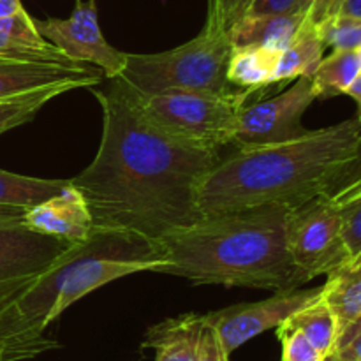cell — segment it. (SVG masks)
I'll return each instance as SVG.
<instances>
[{"mask_svg":"<svg viewBox=\"0 0 361 361\" xmlns=\"http://www.w3.org/2000/svg\"><path fill=\"white\" fill-rule=\"evenodd\" d=\"M30 282L32 281H18V282H6V284H0V309H2L7 302H11L18 293L23 291Z\"/></svg>","mask_w":361,"mask_h":361,"instance_id":"obj_33","label":"cell"},{"mask_svg":"<svg viewBox=\"0 0 361 361\" xmlns=\"http://www.w3.org/2000/svg\"><path fill=\"white\" fill-rule=\"evenodd\" d=\"M0 361H16V356L11 353V349L0 341Z\"/></svg>","mask_w":361,"mask_h":361,"instance_id":"obj_39","label":"cell"},{"mask_svg":"<svg viewBox=\"0 0 361 361\" xmlns=\"http://www.w3.org/2000/svg\"><path fill=\"white\" fill-rule=\"evenodd\" d=\"M71 90H76V87L69 83L51 85V87L41 88V90L28 92V94H21L16 95V97L0 101V134L16 129L23 123H28L30 120L35 118V115L49 101Z\"/></svg>","mask_w":361,"mask_h":361,"instance_id":"obj_23","label":"cell"},{"mask_svg":"<svg viewBox=\"0 0 361 361\" xmlns=\"http://www.w3.org/2000/svg\"><path fill=\"white\" fill-rule=\"evenodd\" d=\"M319 295L321 288L307 289V291L286 289L261 302L240 303L217 312L204 314V319L215 328L226 353L231 356V353L242 348L245 342L281 326L296 310L305 307Z\"/></svg>","mask_w":361,"mask_h":361,"instance_id":"obj_10","label":"cell"},{"mask_svg":"<svg viewBox=\"0 0 361 361\" xmlns=\"http://www.w3.org/2000/svg\"><path fill=\"white\" fill-rule=\"evenodd\" d=\"M317 99L312 80L302 76L282 94L243 106L233 143L238 148L282 143L305 134L302 118Z\"/></svg>","mask_w":361,"mask_h":361,"instance_id":"obj_8","label":"cell"},{"mask_svg":"<svg viewBox=\"0 0 361 361\" xmlns=\"http://www.w3.org/2000/svg\"><path fill=\"white\" fill-rule=\"evenodd\" d=\"M120 81V80H118ZM134 108L147 120L180 140L221 150L233 143L240 111L250 92L212 94L196 90H164L143 95L120 81Z\"/></svg>","mask_w":361,"mask_h":361,"instance_id":"obj_6","label":"cell"},{"mask_svg":"<svg viewBox=\"0 0 361 361\" xmlns=\"http://www.w3.org/2000/svg\"><path fill=\"white\" fill-rule=\"evenodd\" d=\"M0 56L25 62L59 63V66H74L66 53L46 41L35 27V20L21 9L20 13L0 18Z\"/></svg>","mask_w":361,"mask_h":361,"instance_id":"obj_14","label":"cell"},{"mask_svg":"<svg viewBox=\"0 0 361 361\" xmlns=\"http://www.w3.org/2000/svg\"><path fill=\"white\" fill-rule=\"evenodd\" d=\"M35 27L46 41L66 53L71 60L99 67L109 80L118 78L126 66L127 53L113 48L102 35L95 0H76L69 18L35 20Z\"/></svg>","mask_w":361,"mask_h":361,"instance_id":"obj_9","label":"cell"},{"mask_svg":"<svg viewBox=\"0 0 361 361\" xmlns=\"http://www.w3.org/2000/svg\"><path fill=\"white\" fill-rule=\"evenodd\" d=\"M245 14H305L303 0H252Z\"/></svg>","mask_w":361,"mask_h":361,"instance_id":"obj_29","label":"cell"},{"mask_svg":"<svg viewBox=\"0 0 361 361\" xmlns=\"http://www.w3.org/2000/svg\"><path fill=\"white\" fill-rule=\"evenodd\" d=\"M345 95H349V97L356 102V106H358V118L361 120V74L353 81V85L349 87L348 94Z\"/></svg>","mask_w":361,"mask_h":361,"instance_id":"obj_38","label":"cell"},{"mask_svg":"<svg viewBox=\"0 0 361 361\" xmlns=\"http://www.w3.org/2000/svg\"><path fill=\"white\" fill-rule=\"evenodd\" d=\"M196 361H229V355L226 353L224 345H222L221 337L217 335L215 328L210 323H207V319H204L203 328H201Z\"/></svg>","mask_w":361,"mask_h":361,"instance_id":"obj_28","label":"cell"},{"mask_svg":"<svg viewBox=\"0 0 361 361\" xmlns=\"http://www.w3.org/2000/svg\"><path fill=\"white\" fill-rule=\"evenodd\" d=\"M338 16L358 18L361 20V0H344L338 11Z\"/></svg>","mask_w":361,"mask_h":361,"instance_id":"obj_34","label":"cell"},{"mask_svg":"<svg viewBox=\"0 0 361 361\" xmlns=\"http://www.w3.org/2000/svg\"><path fill=\"white\" fill-rule=\"evenodd\" d=\"M69 180H44L0 169V207L28 210L59 194Z\"/></svg>","mask_w":361,"mask_h":361,"instance_id":"obj_21","label":"cell"},{"mask_svg":"<svg viewBox=\"0 0 361 361\" xmlns=\"http://www.w3.org/2000/svg\"><path fill=\"white\" fill-rule=\"evenodd\" d=\"M203 316L183 314L148 328L143 348L154 349L155 361H196Z\"/></svg>","mask_w":361,"mask_h":361,"instance_id":"obj_17","label":"cell"},{"mask_svg":"<svg viewBox=\"0 0 361 361\" xmlns=\"http://www.w3.org/2000/svg\"><path fill=\"white\" fill-rule=\"evenodd\" d=\"M252 0H208L207 16L217 20L226 30L245 14L247 7Z\"/></svg>","mask_w":361,"mask_h":361,"instance_id":"obj_27","label":"cell"},{"mask_svg":"<svg viewBox=\"0 0 361 361\" xmlns=\"http://www.w3.org/2000/svg\"><path fill=\"white\" fill-rule=\"evenodd\" d=\"M289 324L298 328L314 345L317 351L328 358L337 348L338 341V328L337 319L330 307L326 305L321 295L305 307L296 310L288 319Z\"/></svg>","mask_w":361,"mask_h":361,"instance_id":"obj_22","label":"cell"},{"mask_svg":"<svg viewBox=\"0 0 361 361\" xmlns=\"http://www.w3.org/2000/svg\"><path fill=\"white\" fill-rule=\"evenodd\" d=\"M326 48L358 49L361 48V20L358 18L335 16L316 27Z\"/></svg>","mask_w":361,"mask_h":361,"instance_id":"obj_24","label":"cell"},{"mask_svg":"<svg viewBox=\"0 0 361 361\" xmlns=\"http://www.w3.org/2000/svg\"><path fill=\"white\" fill-rule=\"evenodd\" d=\"M21 9H25V7L21 6V0H0V18L20 13Z\"/></svg>","mask_w":361,"mask_h":361,"instance_id":"obj_36","label":"cell"},{"mask_svg":"<svg viewBox=\"0 0 361 361\" xmlns=\"http://www.w3.org/2000/svg\"><path fill=\"white\" fill-rule=\"evenodd\" d=\"M358 60H360V71H361V48L358 49Z\"/></svg>","mask_w":361,"mask_h":361,"instance_id":"obj_41","label":"cell"},{"mask_svg":"<svg viewBox=\"0 0 361 361\" xmlns=\"http://www.w3.org/2000/svg\"><path fill=\"white\" fill-rule=\"evenodd\" d=\"M229 34L217 20L207 16L194 39L162 53H127L126 66L115 80L143 95L164 90H196L229 94Z\"/></svg>","mask_w":361,"mask_h":361,"instance_id":"obj_5","label":"cell"},{"mask_svg":"<svg viewBox=\"0 0 361 361\" xmlns=\"http://www.w3.org/2000/svg\"><path fill=\"white\" fill-rule=\"evenodd\" d=\"M314 2H316V0H303V11H305V16H307V13L310 11V7H312Z\"/></svg>","mask_w":361,"mask_h":361,"instance_id":"obj_40","label":"cell"},{"mask_svg":"<svg viewBox=\"0 0 361 361\" xmlns=\"http://www.w3.org/2000/svg\"><path fill=\"white\" fill-rule=\"evenodd\" d=\"M25 210L18 208H2L0 207V224H9V222H21Z\"/></svg>","mask_w":361,"mask_h":361,"instance_id":"obj_35","label":"cell"},{"mask_svg":"<svg viewBox=\"0 0 361 361\" xmlns=\"http://www.w3.org/2000/svg\"><path fill=\"white\" fill-rule=\"evenodd\" d=\"M102 76L104 73L99 67H92L90 63L59 66L0 56V101L41 90L51 85L69 83L76 88L94 87L101 83Z\"/></svg>","mask_w":361,"mask_h":361,"instance_id":"obj_13","label":"cell"},{"mask_svg":"<svg viewBox=\"0 0 361 361\" xmlns=\"http://www.w3.org/2000/svg\"><path fill=\"white\" fill-rule=\"evenodd\" d=\"M69 247L62 240L25 228L21 222L0 224V284L32 281Z\"/></svg>","mask_w":361,"mask_h":361,"instance_id":"obj_11","label":"cell"},{"mask_svg":"<svg viewBox=\"0 0 361 361\" xmlns=\"http://www.w3.org/2000/svg\"><path fill=\"white\" fill-rule=\"evenodd\" d=\"M286 243L293 264L307 282L326 275L351 256L342 236L341 212L330 196L289 210Z\"/></svg>","mask_w":361,"mask_h":361,"instance_id":"obj_7","label":"cell"},{"mask_svg":"<svg viewBox=\"0 0 361 361\" xmlns=\"http://www.w3.org/2000/svg\"><path fill=\"white\" fill-rule=\"evenodd\" d=\"M305 23V14H243L229 28L233 48L259 46L284 49Z\"/></svg>","mask_w":361,"mask_h":361,"instance_id":"obj_15","label":"cell"},{"mask_svg":"<svg viewBox=\"0 0 361 361\" xmlns=\"http://www.w3.org/2000/svg\"><path fill=\"white\" fill-rule=\"evenodd\" d=\"M321 298L337 319L338 337L361 316V249L326 274Z\"/></svg>","mask_w":361,"mask_h":361,"instance_id":"obj_16","label":"cell"},{"mask_svg":"<svg viewBox=\"0 0 361 361\" xmlns=\"http://www.w3.org/2000/svg\"><path fill=\"white\" fill-rule=\"evenodd\" d=\"M344 0H316L310 7V11L307 13L305 21L309 25H312L314 28L323 25L324 21L331 20V18L338 16V11Z\"/></svg>","mask_w":361,"mask_h":361,"instance_id":"obj_30","label":"cell"},{"mask_svg":"<svg viewBox=\"0 0 361 361\" xmlns=\"http://www.w3.org/2000/svg\"><path fill=\"white\" fill-rule=\"evenodd\" d=\"M277 330V338L282 344V361H326L316 349V345L288 321L281 324Z\"/></svg>","mask_w":361,"mask_h":361,"instance_id":"obj_25","label":"cell"},{"mask_svg":"<svg viewBox=\"0 0 361 361\" xmlns=\"http://www.w3.org/2000/svg\"><path fill=\"white\" fill-rule=\"evenodd\" d=\"M361 168L358 116L264 147L238 148L221 159L200 185L208 215L263 207H302L337 192Z\"/></svg>","mask_w":361,"mask_h":361,"instance_id":"obj_2","label":"cell"},{"mask_svg":"<svg viewBox=\"0 0 361 361\" xmlns=\"http://www.w3.org/2000/svg\"><path fill=\"white\" fill-rule=\"evenodd\" d=\"M358 335H361V316L358 317V319L355 321V323L351 324V326L348 328V330L344 331V334L341 335V337H338V341H337V348H338V345L345 344V342H348V341H351V338L358 337ZM337 348H335V349H337Z\"/></svg>","mask_w":361,"mask_h":361,"instance_id":"obj_37","label":"cell"},{"mask_svg":"<svg viewBox=\"0 0 361 361\" xmlns=\"http://www.w3.org/2000/svg\"><path fill=\"white\" fill-rule=\"evenodd\" d=\"M358 194H361V168L351 176V178L348 180V182L344 183V185L341 187V189L337 190V192L331 194L330 197L335 204H338V203H344V201L351 200V197L358 196Z\"/></svg>","mask_w":361,"mask_h":361,"instance_id":"obj_32","label":"cell"},{"mask_svg":"<svg viewBox=\"0 0 361 361\" xmlns=\"http://www.w3.org/2000/svg\"><path fill=\"white\" fill-rule=\"evenodd\" d=\"M166 263L161 243L123 231L95 229L90 240L71 245L0 309V341L16 361L34 358L55 348L44 330L95 289L141 271H154Z\"/></svg>","mask_w":361,"mask_h":361,"instance_id":"obj_4","label":"cell"},{"mask_svg":"<svg viewBox=\"0 0 361 361\" xmlns=\"http://www.w3.org/2000/svg\"><path fill=\"white\" fill-rule=\"evenodd\" d=\"M360 74V60L356 49H334V53L323 56L310 80H312L317 99H328L348 94L349 87Z\"/></svg>","mask_w":361,"mask_h":361,"instance_id":"obj_20","label":"cell"},{"mask_svg":"<svg viewBox=\"0 0 361 361\" xmlns=\"http://www.w3.org/2000/svg\"><path fill=\"white\" fill-rule=\"evenodd\" d=\"M326 361H361V335L338 345Z\"/></svg>","mask_w":361,"mask_h":361,"instance_id":"obj_31","label":"cell"},{"mask_svg":"<svg viewBox=\"0 0 361 361\" xmlns=\"http://www.w3.org/2000/svg\"><path fill=\"white\" fill-rule=\"evenodd\" d=\"M102 136L90 166L71 178L95 229L123 231L161 243L200 219V185L221 161L219 150L180 140L145 118L122 83L95 92Z\"/></svg>","mask_w":361,"mask_h":361,"instance_id":"obj_1","label":"cell"},{"mask_svg":"<svg viewBox=\"0 0 361 361\" xmlns=\"http://www.w3.org/2000/svg\"><path fill=\"white\" fill-rule=\"evenodd\" d=\"M323 39L316 28L305 21L296 37L286 46L279 55L277 67L274 73V83L279 81H295L302 76H312L316 67L324 56Z\"/></svg>","mask_w":361,"mask_h":361,"instance_id":"obj_19","label":"cell"},{"mask_svg":"<svg viewBox=\"0 0 361 361\" xmlns=\"http://www.w3.org/2000/svg\"><path fill=\"white\" fill-rule=\"evenodd\" d=\"M337 207L342 219V236L349 254L358 252L361 249V194L338 203Z\"/></svg>","mask_w":361,"mask_h":361,"instance_id":"obj_26","label":"cell"},{"mask_svg":"<svg viewBox=\"0 0 361 361\" xmlns=\"http://www.w3.org/2000/svg\"><path fill=\"white\" fill-rule=\"evenodd\" d=\"M281 49L243 46L233 48L228 62V81L238 90L254 92L274 83Z\"/></svg>","mask_w":361,"mask_h":361,"instance_id":"obj_18","label":"cell"},{"mask_svg":"<svg viewBox=\"0 0 361 361\" xmlns=\"http://www.w3.org/2000/svg\"><path fill=\"white\" fill-rule=\"evenodd\" d=\"M21 224L41 235L53 236L69 245L85 243L94 235L95 224L85 197L71 182L55 196L25 210Z\"/></svg>","mask_w":361,"mask_h":361,"instance_id":"obj_12","label":"cell"},{"mask_svg":"<svg viewBox=\"0 0 361 361\" xmlns=\"http://www.w3.org/2000/svg\"><path fill=\"white\" fill-rule=\"evenodd\" d=\"M289 208L263 207L208 215L161 240L166 263L157 274L194 284L286 291L305 284L286 243Z\"/></svg>","mask_w":361,"mask_h":361,"instance_id":"obj_3","label":"cell"}]
</instances>
